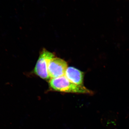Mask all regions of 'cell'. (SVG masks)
Returning a JSON list of instances; mask_svg holds the SVG:
<instances>
[{"label":"cell","instance_id":"1","mask_svg":"<svg viewBox=\"0 0 129 129\" xmlns=\"http://www.w3.org/2000/svg\"><path fill=\"white\" fill-rule=\"evenodd\" d=\"M51 89L58 92L92 95L94 92L84 86L77 85L70 81L65 76L51 79L49 81Z\"/></svg>","mask_w":129,"mask_h":129},{"label":"cell","instance_id":"4","mask_svg":"<svg viewBox=\"0 0 129 129\" xmlns=\"http://www.w3.org/2000/svg\"><path fill=\"white\" fill-rule=\"evenodd\" d=\"M64 76L72 83L83 86L84 73L79 70L73 67H68Z\"/></svg>","mask_w":129,"mask_h":129},{"label":"cell","instance_id":"3","mask_svg":"<svg viewBox=\"0 0 129 129\" xmlns=\"http://www.w3.org/2000/svg\"><path fill=\"white\" fill-rule=\"evenodd\" d=\"M68 68L67 63L64 60L59 58H53L48 64V75L51 79L64 76Z\"/></svg>","mask_w":129,"mask_h":129},{"label":"cell","instance_id":"2","mask_svg":"<svg viewBox=\"0 0 129 129\" xmlns=\"http://www.w3.org/2000/svg\"><path fill=\"white\" fill-rule=\"evenodd\" d=\"M54 57L53 53L43 49L41 52L34 69V73L43 79L50 80L51 79L48 74V66L51 60Z\"/></svg>","mask_w":129,"mask_h":129}]
</instances>
